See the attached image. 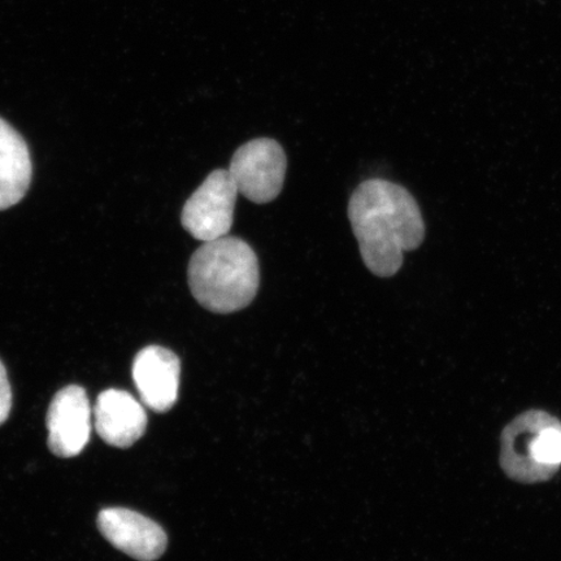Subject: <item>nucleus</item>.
<instances>
[{"label": "nucleus", "mask_w": 561, "mask_h": 561, "mask_svg": "<svg viewBox=\"0 0 561 561\" xmlns=\"http://www.w3.org/2000/svg\"><path fill=\"white\" fill-rule=\"evenodd\" d=\"M12 409V390L3 363L0 362V425L10 416Z\"/></svg>", "instance_id": "nucleus-11"}, {"label": "nucleus", "mask_w": 561, "mask_h": 561, "mask_svg": "<svg viewBox=\"0 0 561 561\" xmlns=\"http://www.w3.org/2000/svg\"><path fill=\"white\" fill-rule=\"evenodd\" d=\"M180 375L179 356L165 347L147 346L133 363V380L140 401L159 413L170 411L178 402Z\"/></svg>", "instance_id": "nucleus-8"}, {"label": "nucleus", "mask_w": 561, "mask_h": 561, "mask_svg": "<svg viewBox=\"0 0 561 561\" xmlns=\"http://www.w3.org/2000/svg\"><path fill=\"white\" fill-rule=\"evenodd\" d=\"M286 170L283 146L275 139L257 138L234 152L228 171L238 193L250 202L265 205L283 192Z\"/></svg>", "instance_id": "nucleus-4"}, {"label": "nucleus", "mask_w": 561, "mask_h": 561, "mask_svg": "<svg viewBox=\"0 0 561 561\" xmlns=\"http://www.w3.org/2000/svg\"><path fill=\"white\" fill-rule=\"evenodd\" d=\"M98 528L116 549L139 561H153L167 549L163 528L151 518L126 508H105L98 515Z\"/></svg>", "instance_id": "nucleus-7"}, {"label": "nucleus", "mask_w": 561, "mask_h": 561, "mask_svg": "<svg viewBox=\"0 0 561 561\" xmlns=\"http://www.w3.org/2000/svg\"><path fill=\"white\" fill-rule=\"evenodd\" d=\"M95 431L105 444L128 448L144 436L147 415L144 405L128 391L102 392L94 407Z\"/></svg>", "instance_id": "nucleus-9"}, {"label": "nucleus", "mask_w": 561, "mask_h": 561, "mask_svg": "<svg viewBox=\"0 0 561 561\" xmlns=\"http://www.w3.org/2000/svg\"><path fill=\"white\" fill-rule=\"evenodd\" d=\"M238 194L229 171H214L185 203L182 227L202 242L227 237L233 226Z\"/></svg>", "instance_id": "nucleus-5"}, {"label": "nucleus", "mask_w": 561, "mask_h": 561, "mask_svg": "<svg viewBox=\"0 0 561 561\" xmlns=\"http://www.w3.org/2000/svg\"><path fill=\"white\" fill-rule=\"evenodd\" d=\"M32 175L30 147L23 136L0 117V210L23 201L30 191Z\"/></svg>", "instance_id": "nucleus-10"}, {"label": "nucleus", "mask_w": 561, "mask_h": 561, "mask_svg": "<svg viewBox=\"0 0 561 561\" xmlns=\"http://www.w3.org/2000/svg\"><path fill=\"white\" fill-rule=\"evenodd\" d=\"M501 466L517 482L552 479L561 467V421L538 410L517 416L502 433Z\"/></svg>", "instance_id": "nucleus-3"}, {"label": "nucleus", "mask_w": 561, "mask_h": 561, "mask_svg": "<svg viewBox=\"0 0 561 561\" xmlns=\"http://www.w3.org/2000/svg\"><path fill=\"white\" fill-rule=\"evenodd\" d=\"M188 286L206 310L228 314L243 310L255 299L261 268L255 251L237 237L205 242L188 262Z\"/></svg>", "instance_id": "nucleus-2"}, {"label": "nucleus", "mask_w": 561, "mask_h": 561, "mask_svg": "<svg viewBox=\"0 0 561 561\" xmlns=\"http://www.w3.org/2000/svg\"><path fill=\"white\" fill-rule=\"evenodd\" d=\"M48 447L59 458H75L91 434V407L87 391L70 385L55 396L47 412Z\"/></svg>", "instance_id": "nucleus-6"}, {"label": "nucleus", "mask_w": 561, "mask_h": 561, "mask_svg": "<svg viewBox=\"0 0 561 561\" xmlns=\"http://www.w3.org/2000/svg\"><path fill=\"white\" fill-rule=\"evenodd\" d=\"M348 219L367 268L378 277L397 275L403 254L425 240L420 207L401 185L374 179L364 181L351 195Z\"/></svg>", "instance_id": "nucleus-1"}]
</instances>
